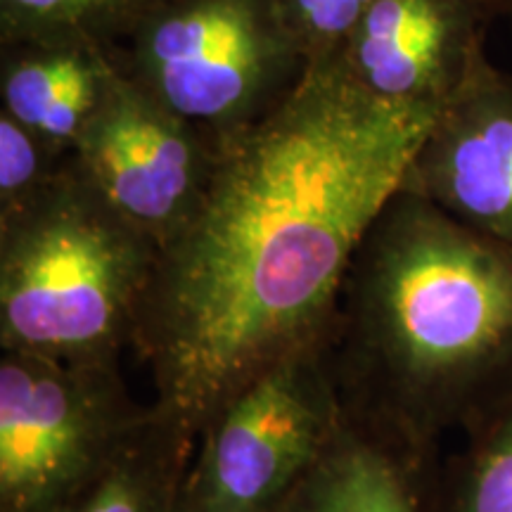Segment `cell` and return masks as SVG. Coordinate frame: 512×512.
I'll return each mask as SVG.
<instances>
[{
	"instance_id": "obj_1",
	"label": "cell",
	"mask_w": 512,
	"mask_h": 512,
	"mask_svg": "<svg viewBox=\"0 0 512 512\" xmlns=\"http://www.w3.org/2000/svg\"><path fill=\"white\" fill-rule=\"evenodd\" d=\"M434 121L375 100L335 57L216 143L202 200L159 249L133 342L150 403L185 441L261 368L330 335L351 259Z\"/></svg>"
},
{
	"instance_id": "obj_2",
	"label": "cell",
	"mask_w": 512,
	"mask_h": 512,
	"mask_svg": "<svg viewBox=\"0 0 512 512\" xmlns=\"http://www.w3.org/2000/svg\"><path fill=\"white\" fill-rule=\"evenodd\" d=\"M344 411L425 458L512 389V245L396 190L328 337Z\"/></svg>"
},
{
	"instance_id": "obj_3",
	"label": "cell",
	"mask_w": 512,
	"mask_h": 512,
	"mask_svg": "<svg viewBox=\"0 0 512 512\" xmlns=\"http://www.w3.org/2000/svg\"><path fill=\"white\" fill-rule=\"evenodd\" d=\"M159 247L64 159L0 214V349L55 361H121L133 349Z\"/></svg>"
},
{
	"instance_id": "obj_4",
	"label": "cell",
	"mask_w": 512,
	"mask_h": 512,
	"mask_svg": "<svg viewBox=\"0 0 512 512\" xmlns=\"http://www.w3.org/2000/svg\"><path fill=\"white\" fill-rule=\"evenodd\" d=\"M105 50L214 143L271 112L306 72L275 0H157Z\"/></svg>"
},
{
	"instance_id": "obj_5",
	"label": "cell",
	"mask_w": 512,
	"mask_h": 512,
	"mask_svg": "<svg viewBox=\"0 0 512 512\" xmlns=\"http://www.w3.org/2000/svg\"><path fill=\"white\" fill-rule=\"evenodd\" d=\"M328 337L275 358L211 413L185 475V512H278L302 484L347 420Z\"/></svg>"
},
{
	"instance_id": "obj_6",
	"label": "cell",
	"mask_w": 512,
	"mask_h": 512,
	"mask_svg": "<svg viewBox=\"0 0 512 512\" xmlns=\"http://www.w3.org/2000/svg\"><path fill=\"white\" fill-rule=\"evenodd\" d=\"M121 361L0 354V512H67L145 425Z\"/></svg>"
},
{
	"instance_id": "obj_7",
	"label": "cell",
	"mask_w": 512,
	"mask_h": 512,
	"mask_svg": "<svg viewBox=\"0 0 512 512\" xmlns=\"http://www.w3.org/2000/svg\"><path fill=\"white\" fill-rule=\"evenodd\" d=\"M69 157L126 221L162 249L202 200L216 143L110 57L98 105Z\"/></svg>"
},
{
	"instance_id": "obj_8",
	"label": "cell",
	"mask_w": 512,
	"mask_h": 512,
	"mask_svg": "<svg viewBox=\"0 0 512 512\" xmlns=\"http://www.w3.org/2000/svg\"><path fill=\"white\" fill-rule=\"evenodd\" d=\"M399 190L512 245V76L486 53L434 121Z\"/></svg>"
},
{
	"instance_id": "obj_9",
	"label": "cell",
	"mask_w": 512,
	"mask_h": 512,
	"mask_svg": "<svg viewBox=\"0 0 512 512\" xmlns=\"http://www.w3.org/2000/svg\"><path fill=\"white\" fill-rule=\"evenodd\" d=\"M486 10V0H373L339 60L375 100L439 117L486 53Z\"/></svg>"
},
{
	"instance_id": "obj_10",
	"label": "cell",
	"mask_w": 512,
	"mask_h": 512,
	"mask_svg": "<svg viewBox=\"0 0 512 512\" xmlns=\"http://www.w3.org/2000/svg\"><path fill=\"white\" fill-rule=\"evenodd\" d=\"M437 458L347 415L323 458L278 512H434Z\"/></svg>"
},
{
	"instance_id": "obj_11",
	"label": "cell",
	"mask_w": 512,
	"mask_h": 512,
	"mask_svg": "<svg viewBox=\"0 0 512 512\" xmlns=\"http://www.w3.org/2000/svg\"><path fill=\"white\" fill-rule=\"evenodd\" d=\"M110 55L95 43L48 41L3 46V112L69 155L98 105Z\"/></svg>"
},
{
	"instance_id": "obj_12",
	"label": "cell",
	"mask_w": 512,
	"mask_h": 512,
	"mask_svg": "<svg viewBox=\"0 0 512 512\" xmlns=\"http://www.w3.org/2000/svg\"><path fill=\"white\" fill-rule=\"evenodd\" d=\"M195 446L155 406L140 430L67 512H185V475Z\"/></svg>"
},
{
	"instance_id": "obj_13",
	"label": "cell",
	"mask_w": 512,
	"mask_h": 512,
	"mask_svg": "<svg viewBox=\"0 0 512 512\" xmlns=\"http://www.w3.org/2000/svg\"><path fill=\"white\" fill-rule=\"evenodd\" d=\"M460 437L463 446L437 470L434 512H512V389Z\"/></svg>"
},
{
	"instance_id": "obj_14",
	"label": "cell",
	"mask_w": 512,
	"mask_h": 512,
	"mask_svg": "<svg viewBox=\"0 0 512 512\" xmlns=\"http://www.w3.org/2000/svg\"><path fill=\"white\" fill-rule=\"evenodd\" d=\"M157 0H0V38L12 43L74 41L112 46Z\"/></svg>"
},
{
	"instance_id": "obj_15",
	"label": "cell",
	"mask_w": 512,
	"mask_h": 512,
	"mask_svg": "<svg viewBox=\"0 0 512 512\" xmlns=\"http://www.w3.org/2000/svg\"><path fill=\"white\" fill-rule=\"evenodd\" d=\"M306 67L342 55L373 0H275Z\"/></svg>"
},
{
	"instance_id": "obj_16",
	"label": "cell",
	"mask_w": 512,
	"mask_h": 512,
	"mask_svg": "<svg viewBox=\"0 0 512 512\" xmlns=\"http://www.w3.org/2000/svg\"><path fill=\"white\" fill-rule=\"evenodd\" d=\"M67 157L0 110V214L34 197Z\"/></svg>"
},
{
	"instance_id": "obj_17",
	"label": "cell",
	"mask_w": 512,
	"mask_h": 512,
	"mask_svg": "<svg viewBox=\"0 0 512 512\" xmlns=\"http://www.w3.org/2000/svg\"><path fill=\"white\" fill-rule=\"evenodd\" d=\"M489 5H508V8H512V0H486Z\"/></svg>"
}]
</instances>
